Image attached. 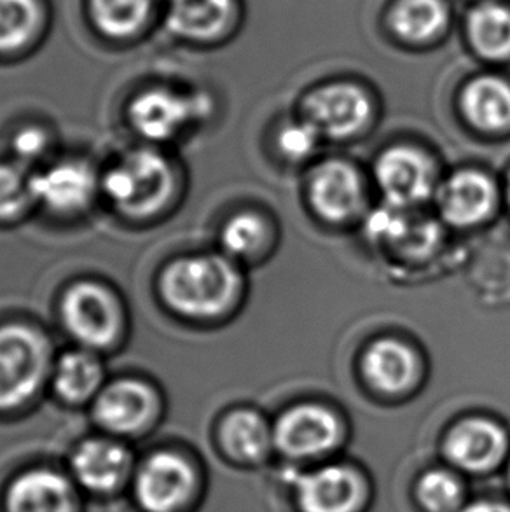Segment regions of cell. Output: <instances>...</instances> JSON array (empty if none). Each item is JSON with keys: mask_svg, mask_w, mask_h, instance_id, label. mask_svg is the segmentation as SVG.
Returning <instances> with one entry per match:
<instances>
[{"mask_svg": "<svg viewBox=\"0 0 510 512\" xmlns=\"http://www.w3.org/2000/svg\"><path fill=\"white\" fill-rule=\"evenodd\" d=\"M156 287L168 312L189 322H210L233 308L242 291V275L222 252H194L168 261Z\"/></svg>", "mask_w": 510, "mask_h": 512, "instance_id": "cell-1", "label": "cell"}, {"mask_svg": "<svg viewBox=\"0 0 510 512\" xmlns=\"http://www.w3.org/2000/svg\"><path fill=\"white\" fill-rule=\"evenodd\" d=\"M179 175L172 158L159 147H133L100 172V194L112 210L130 222H151L173 207Z\"/></svg>", "mask_w": 510, "mask_h": 512, "instance_id": "cell-2", "label": "cell"}, {"mask_svg": "<svg viewBox=\"0 0 510 512\" xmlns=\"http://www.w3.org/2000/svg\"><path fill=\"white\" fill-rule=\"evenodd\" d=\"M55 359L53 341L41 327L0 324V415L30 408L48 390Z\"/></svg>", "mask_w": 510, "mask_h": 512, "instance_id": "cell-3", "label": "cell"}, {"mask_svg": "<svg viewBox=\"0 0 510 512\" xmlns=\"http://www.w3.org/2000/svg\"><path fill=\"white\" fill-rule=\"evenodd\" d=\"M58 317L76 346L100 355L116 352L125 343L130 324L125 299L97 278L67 285L58 301Z\"/></svg>", "mask_w": 510, "mask_h": 512, "instance_id": "cell-4", "label": "cell"}, {"mask_svg": "<svg viewBox=\"0 0 510 512\" xmlns=\"http://www.w3.org/2000/svg\"><path fill=\"white\" fill-rule=\"evenodd\" d=\"M212 112V102L203 91L184 90L173 84L156 83L137 91L126 105L131 130L144 144H170L200 125Z\"/></svg>", "mask_w": 510, "mask_h": 512, "instance_id": "cell-5", "label": "cell"}, {"mask_svg": "<svg viewBox=\"0 0 510 512\" xmlns=\"http://www.w3.org/2000/svg\"><path fill=\"white\" fill-rule=\"evenodd\" d=\"M90 411L102 434L133 441L158 427L165 413V399L152 381L119 376L105 383Z\"/></svg>", "mask_w": 510, "mask_h": 512, "instance_id": "cell-6", "label": "cell"}, {"mask_svg": "<svg viewBox=\"0 0 510 512\" xmlns=\"http://www.w3.org/2000/svg\"><path fill=\"white\" fill-rule=\"evenodd\" d=\"M198 486V471L186 453L163 448L138 462L130 490L142 512H186Z\"/></svg>", "mask_w": 510, "mask_h": 512, "instance_id": "cell-7", "label": "cell"}, {"mask_svg": "<svg viewBox=\"0 0 510 512\" xmlns=\"http://www.w3.org/2000/svg\"><path fill=\"white\" fill-rule=\"evenodd\" d=\"M137 464L128 441L98 434L76 444L70 453L69 476L81 493L109 499L130 488Z\"/></svg>", "mask_w": 510, "mask_h": 512, "instance_id": "cell-8", "label": "cell"}, {"mask_svg": "<svg viewBox=\"0 0 510 512\" xmlns=\"http://www.w3.org/2000/svg\"><path fill=\"white\" fill-rule=\"evenodd\" d=\"M35 208L53 217L74 219L88 214L100 194V172L84 158H63L32 170Z\"/></svg>", "mask_w": 510, "mask_h": 512, "instance_id": "cell-9", "label": "cell"}, {"mask_svg": "<svg viewBox=\"0 0 510 512\" xmlns=\"http://www.w3.org/2000/svg\"><path fill=\"white\" fill-rule=\"evenodd\" d=\"M238 20V0H165L161 13V23L175 41L200 48L228 39Z\"/></svg>", "mask_w": 510, "mask_h": 512, "instance_id": "cell-10", "label": "cell"}, {"mask_svg": "<svg viewBox=\"0 0 510 512\" xmlns=\"http://www.w3.org/2000/svg\"><path fill=\"white\" fill-rule=\"evenodd\" d=\"M4 512H83L81 490L69 472L37 465L11 479Z\"/></svg>", "mask_w": 510, "mask_h": 512, "instance_id": "cell-11", "label": "cell"}, {"mask_svg": "<svg viewBox=\"0 0 510 512\" xmlns=\"http://www.w3.org/2000/svg\"><path fill=\"white\" fill-rule=\"evenodd\" d=\"M306 121L331 139H346L360 132L371 119V100L352 83L325 84L304 104Z\"/></svg>", "mask_w": 510, "mask_h": 512, "instance_id": "cell-12", "label": "cell"}, {"mask_svg": "<svg viewBox=\"0 0 510 512\" xmlns=\"http://www.w3.org/2000/svg\"><path fill=\"white\" fill-rule=\"evenodd\" d=\"M376 180L393 207L407 208L428 200L434 189V170L427 158L411 147L388 149L376 161Z\"/></svg>", "mask_w": 510, "mask_h": 512, "instance_id": "cell-13", "label": "cell"}, {"mask_svg": "<svg viewBox=\"0 0 510 512\" xmlns=\"http://www.w3.org/2000/svg\"><path fill=\"white\" fill-rule=\"evenodd\" d=\"M107 381L104 355L74 346L56 355L49 390L69 408H90Z\"/></svg>", "mask_w": 510, "mask_h": 512, "instance_id": "cell-14", "label": "cell"}, {"mask_svg": "<svg viewBox=\"0 0 510 512\" xmlns=\"http://www.w3.org/2000/svg\"><path fill=\"white\" fill-rule=\"evenodd\" d=\"M339 423L329 409L303 404L276 422L275 443L290 457H313L338 443Z\"/></svg>", "mask_w": 510, "mask_h": 512, "instance_id": "cell-15", "label": "cell"}, {"mask_svg": "<svg viewBox=\"0 0 510 512\" xmlns=\"http://www.w3.org/2000/svg\"><path fill=\"white\" fill-rule=\"evenodd\" d=\"M165 0H84L86 18L104 41L130 44L161 20Z\"/></svg>", "mask_w": 510, "mask_h": 512, "instance_id": "cell-16", "label": "cell"}, {"mask_svg": "<svg viewBox=\"0 0 510 512\" xmlns=\"http://www.w3.org/2000/svg\"><path fill=\"white\" fill-rule=\"evenodd\" d=\"M497 198V187L488 175L477 170H462L442 186L439 208L449 224L470 228L493 214Z\"/></svg>", "mask_w": 510, "mask_h": 512, "instance_id": "cell-17", "label": "cell"}, {"mask_svg": "<svg viewBox=\"0 0 510 512\" xmlns=\"http://www.w3.org/2000/svg\"><path fill=\"white\" fill-rule=\"evenodd\" d=\"M48 0H0V60L34 53L49 30Z\"/></svg>", "mask_w": 510, "mask_h": 512, "instance_id": "cell-18", "label": "cell"}, {"mask_svg": "<svg viewBox=\"0 0 510 512\" xmlns=\"http://www.w3.org/2000/svg\"><path fill=\"white\" fill-rule=\"evenodd\" d=\"M311 201L327 221L352 219L364 203V189L357 170L343 161H327L311 179Z\"/></svg>", "mask_w": 510, "mask_h": 512, "instance_id": "cell-19", "label": "cell"}, {"mask_svg": "<svg viewBox=\"0 0 510 512\" xmlns=\"http://www.w3.org/2000/svg\"><path fill=\"white\" fill-rule=\"evenodd\" d=\"M297 492L304 512H352L360 481L350 469L332 465L297 478Z\"/></svg>", "mask_w": 510, "mask_h": 512, "instance_id": "cell-20", "label": "cell"}, {"mask_svg": "<svg viewBox=\"0 0 510 512\" xmlns=\"http://www.w3.org/2000/svg\"><path fill=\"white\" fill-rule=\"evenodd\" d=\"M451 11L446 0H395L388 11L392 34L409 46H428L448 32Z\"/></svg>", "mask_w": 510, "mask_h": 512, "instance_id": "cell-21", "label": "cell"}, {"mask_svg": "<svg viewBox=\"0 0 510 512\" xmlns=\"http://www.w3.org/2000/svg\"><path fill=\"white\" fill-rule=\"evenodd\" d=\"M507 451V437L490 420H465L448 439V455L467 471H486L497 465Z\"/></svg>", "mask_w": 510, "mask_h": 512, "instance_id": "cell-22", "label": "cell"}, {"mask_svg": "<svg viewBox=\"0 0 510 512\" xmlns=\"http://www.w3.org/2000/svg\"><path fill=\"white\" fill-rule=\"evenodd\" d=\"M470 48L488 62H510V6L500 0H481L465 18Z\"/></svg>", "mask_w": 510, "mask_h": 512, "instance_id": "cell-23", "label": "cell"}, {"mask_svg": "<svg viewBox=\"0 0 510 512\" xmlns=\"http://www.w3.org/2000/svg\"><path fill=\"white\" fill-rule=\"evenodd\" d=\"M416 369L413 350L392 338L374 341L364 357L367 378L374 387L388 394H399L411 387Z\"/></svg>", "mask_w": 510, "mask_h": 512, "instance_id": "cell-24", "label": "cell"}, {"mask_svg": "<svg viewBox=\"0 0 510 512\" xmlns=\"http://www.w3.org/2000/svg\"><path fill=\"white\" fill-rule=\"evenodd\" d=\"M463 111L472 125L497 132L510 126V84L497 76H481L463 91Z\"/></svg>", "mask_w": 510, "mask_h": 512, "instance_id": "cell-25", "label": "cell"}, {"mask_svg": "<svg viewBox=\"0 0 510 512\" xmlns=\"http://www.w3.org/2000/svg\"><path fill=\"white\" fill-rule=\"evenodd\" d=\"M224 450L240 462H257L268 453L271 432L268 423L250 409H236L229 413L219 429Z\"/></svg>", "mask_w": 510, "mask_h": 512, "instance_id": "cell-26", "label": "cell"}, {"mask_svg": "<svg viewBox=\"0 0 510 512\" xmlns=\"http://www.w3.org/2000/svg\"><path fill=\"white\" fill-rule=\"evenodd\" d=\"M34 208L32 170L18 161H0V224L21 221Z\"/></svg>", "mask_w": 510, "mask_h": 512, "instance_id": "cell-27", "label": "cell"}, {"mask_svg": "<svg viewBox=\"0 0 510 512\" xmlns=\"http://www.w3.org/2000/svg\"><path fill=\"white\" fill-rule=\"evenodd\" d=\"M264 240L266 224L254 212H240L229 217L219 231L222 254L231 261L255 256Z\"/></svg>", "mask_w": 510, "mask_h": 512, "instance_id": "cell-28", "label": "cell"}, {"mask_svg": "<svg viewBox=\"0 0 510 512\" xmlns=\"http://www.w3.org/2000/svg\"><path fill=\"white\" fill-rule=\"evenodd\" d=\"M53 135L49 128L37 123H28L21 125L13 137L9 140V151H11V160L18 161L23 167L34 170V165H39L46 160V156L53 149Z\"/></svg>", "mask_w": 510, "mask_h": 512, "instance_id": "cell-29", "label": "cell"}, {"mask_svg": "<svg viewBox=\"0 0 510 512\" xmlns=\"http://www.w3.org/2000/svg\"><path fill=\"white\" fill-rule=\"evenodd\" d=\"M418 493L421 502L434 512L453 511L462 500V486L444 471H432L423 476Z\"/></svg>", "mask_w": 510, "mask_h": 512, "instance_id": "cell-30", "label": "cell"}, {"mask_svg": "<svg viewBox=\"0 0 510 512\" xmlns=\"http://www.w3.org/2000/svg\"><path fill=\"white\" fill-rule=\"evenodd\" d=\"M318 135L317 128L308 123L304 119L303 123H294L289 125L282 133H280V149L283 154H287L289 158H306L313 153V149L317 147Z\"/></svg>", "mask_w": 510, "mask_h": 512, "instance_id": "cell-31", "label": "cell"}, {"mask_svg": "<svg viewBox=\"0 0 510 512\" xmlns=\"http://www.w3.org/2000/svg\"><path fill=\"white\" fill-rule=\"evenodd\" d=\"M462 512H510V509L502 504H493V502H477V504L465 507Z\"/></svg>", "mask_w": 510, "mask_h": 512, "instance_id": "cell-32", "label": "cell"}, {"mask_svg": "<svg viewBox=\"0 0 510 512\" xmlns=\"http://www.w3.org/2000/svg\"><path fill=\"white\" fill-rule=\"evenodd\" d=\"M509 198H510V175H509Z\"/></svg>", "mask_w": 510, "mask_h": 512, "instance_id": "cell-33", "label": "cell"}]
</instances>
